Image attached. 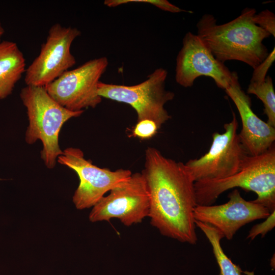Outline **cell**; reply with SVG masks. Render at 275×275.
<instances>
[{
  "mask_svg": "<svg viewBox=\"0 0 275 275\" xmlns=\"http://www.w3.org/2000/svg\"><path fill=\"white\" fill-rule=\"evenodd\" d=\"M141 173L149 195L151 224L162 235L196 244L195 181L184 163L164 156L157 149L145 151Z\"/></svg>",
  "mask_w": 275,
  "mask_h": 275,
  "instance_id": "cell-1",
  "label": "cell"
},
{
  "mask_svg": "<svg viewBox=\"0 0 275 275\" xmlns=\"http://www.w3.org/2000/svg\"><path fill=\"white\" fill-rule=\"evenodd\" d=\"M256 13L255 9L246 8L237 17L222 24H218L212 14H205L197 23V35L221 62L238 61L254 69L268 56L263 41L271 35L255 23Z\"/></svg>",
  "mask_w": 275,
  "mask_h": 275,
  "instance_id": "cell-2",
  "label": "cell"
},
{
  "mask_svg": "<svg viewBox=\"0 0 275 275\" xmlns=\"http://www.w3.org/2000/svg\"><path fill=\"white\" fill-rule=\"evenodd\" d=\"M240 187L255 193L253 201L275 211V146L258 155H247L238 171L225 178L195 182L197 205H210L224 192Z\"/></svg>",
  "mask_w": 275,
  "mask_h": 275,
  "instance_id": "cell-3",
  "label": "cell"
},
{
  "mask_svg": "<svg viewBox=\"0 0 275 275\" xmlns=\"http://www.w3.org/2000/svg\"><path fill=\"white\" fill-rule=\"evenodd\" d=\"M20 97L29 120L25 141L29 145L40 141L41 158L47 168L53 169L63 153L59 143L63 125L71 118L79 117L84 111L73 112L64 107L49 95L45 87L26 85L21 89Z\"/></svg>",
  "mask_w": 275,
  "mask_h": 275,
  "instance_id": "cell-4",
  "label": "cell"
},
{
  "mask_svg": "<svg viewBox=\"0 0 275 275\" xmlns=\"http://www.w3.org/2000/svg\"><path fill=\"white\" fill-rule=\"evenodd\" d=\"M168 71L156 69L144 81L133 86L107 84L99 81L98 93L101 98L130 105L137 114V122L154 121L159 129L171 118L164 105L172 100L174 93L166 89Z\"/></svg>",
  "mask_w": 275,
  "mask_h": 275,
  "instance_id": "cell-5",
  "label": "cell"
},
{
  "mask_svg": "<svg viewBox=\"0 0 275 275\" xmlns=\"http://www.w3.org/2000/svg\"><path fill=\"white\" fill-rule=\"evenodd\" d=\"M108 65L105 57L90 60L45 86L59 104L73 112L95 108L102 101L98 85Z\"/></svg>",
  "mask_w": 275,
  "mask_h": 275,
  "instance_id": "cell-6",
  "label": "cell"
},
{
  "mask_svg": "<svg viewBox=\"0 0 275 275\" xmlns=\"http://www.w3.org/2000/svg\"><path fill=\"white\" fill-rule=\"evenodd\" d=\"M232 120L224 125L223 133L214 132L208 152L198 159L185 163L195 182L220 179L238 171L245 157L249 155L240 143L237 130L238 123L232 112Z\"/></svg>",
  "mask_w": 275,
  "mask_h": 275,
  "instance_id": "cell-7",
  "label": "cell"
},
{
  "mask_svg": "<svg viewBox=\"0 0 275 275\" xmlns=\"http://www.w3.org/2000/svg\"><path fill=\"white\" fill-rule=\"evenodd\" d=\"M57 162L72 169L78 176L79 183L72 201L79 210L93 207L107 192L127 180L132 174L129 170L111 171L98 167L87 160L84 152L77 148L64 149Z\"/></svg>",
  "mask_w": 275,
  "mask_h": 275,
  "instance_id": "cell-8",
  "label": "cell"
},
{
  "mask_svg": "<svg viewBox=\"0 0 275 275\" xmlns=\"http://www.w3.org/2000/svg\"><path fill=\"white\" fill-rule=\"evenodd\" d=\"M80 35L76 28L53 24L39 54L25 70V84L45 87L73 67L76 59L71 52V46Z\"/></svg>",
  "mask_w": 275,
  "mask_h": 275,
  "instance_id": "cell-9",
  "label": "cell"
},
{
  "mask_svg": "<svg viewBox=\"0 0 275 275\" xmlns=\"http://www.w3.org/2000/svg\"><path fill=\"white\" fill-rule=\"evenodd\" d=\"M89 214L91 222L109 221L117 218L125 226L141 223L148 217L149 195L141 173L132 174L125 181L111 190Z\"/></svg>",
  "mask_w": 275,
  "mask_h": 275,
  "instance_id": "cell-10",
  "label": "cell"
},
{
  "mask_svg": "<svg viewBox=\"0 0 275 275\" xmlns=\"http://www.w3.org/2000/svg\"><path fill=\"white\" fill-rule=\"evenodd\" d=\"M202 76L211 77L218 87L225 90L232 81L233 71L213 56L197 35L188 32L177 56L175 80L189 88Z\"/></svg>",
  "mask_w": 275,
  "mask_h": 275,
  "instance_id": "cell-11",
  "label": "cell"
},
{
  "mask_svg": "<svg viewBox=\"0 0 275 275\" xmlns=\"http://www.w3.org/2000/svg\"><path fill=\"white\" fill-rule=\"evenodd\" d=\"M229 201L218 205H197L194 210L196 221L216 229L228 240H231L242 226L271 213L263 206L244 199L235 189L228 195Z\"/></svg>",
  "mask_w": 275,
  "mask_h": 275,
  "instance_id": "cell-12",
  "label": "cell"
},
{
  "mask_svg": "<svg viewBox=\"0 0 275 275\" xmlns=\"http://www.w3.org/2000/svg\"><path fill=\"white\" fill-rule=\"evenodd\" d=\"M225 90L240 115L242 129L238 135L245 151L250 155L265 152L274 144L275 128L254 113L251 98L242 89L236 72L233 71L232 81Z\"/></svg>",
  "mask_w": 275,
  "mask_h": 275,
  "instance_id": "cell-13",
  "label": "cell"
},
{
  "mask_svg": "<svg viewBox=\"0 0 275 275\" xmlns=\"http://www.w3.org/2000/svg\"><path fill=\"white\" fill-rule=\"evenodd\" d=\"M24 55L14 42L0 43V100L10 95L25 71Z\"/></svg>",
  "mask_w": 275,
  "mask_h": 275,
  "instance_id": "cell-14",
  "label": "cell"
},
{
  "mask_svg": "<svg viewBox=\"0 0 275 275\" xmlns=\"http://www.w3.org/2000/svg\"><path fill=\"white\" fill-rule=\"evenodd\" d=\"M196 226L205 235L212 248L219 268V275H241L243 272L240 266L234 264L226 255L221 244L224 238L223 234L211 226L195 220Z\"/></svg>",
  "mask_w": 275,
  "mask_h": 275,
  "instance_id": "cell-15",
  "label": "cell"
},
{
  "mask_svg": "<svg viewBox=\"0 0 275 275\" xmlns=\"http://www.w3.org/2000/svg\"><path fill=\"white\" fill-rule=\"evenodd\" d=\"M247 93L256 95L262 101L264 113L267 116V123L275 127V92L272 79L269 76L261 81H250Z\"/></svg>",
  "mask_w": 275,
  "mask_h": 275,
  "instance_id": "cell-16",
  "label": "cell"
},
{
  "mask_svg": "<svg viewBox=\"0 0 275 275\" xmlns=\"http://www.w3.org/2000/svg\"><path fill=\"white\" fill-rule=\"evenodd\" d=\"M132 2L148 3L154 5L162 10L171 13L186 11L166 0H106L104 2V4L108 7H114Z\"/></svg>",
  "mask_w": 275,
  "mask_h": 275,
  "instance_id": "cell-17",
  "label": "cell"
},
{
  "mask_svg": "<svg viewBox=\"0 0 275 275\" xmlns=\"http://www.w3.org/2000/svg\"><path fill=\"white\" fill-rule=\"evenodd\" d=\"M158 129L154 121L143 120L137 122L132 129L131 135L141 139H149L155 135Z\"/></svg>",
  "mask_w": 275,
  "mask_h": 275,
  "instance_id": "cell-18",
  "label": "cell"
},
{
  "mask_svg": "<svg viewBox=\"0 0 275 275\" xmlns=\"http://www.w3.org/2000/svg\"><path fill=\"white\" fill-rule=\"evenodd\" d=\"M253 20L258 26L275 37V15L272 12L266 9L256 13Z\"/></svg>",
  "mask_w": 275,
  "mask_h": 275,
  "instance_id": "cell-19",
  "label": "cell"
},
{
  "mask_svg": "<svg viewBox=\"0 0 275 275\" xmlns=\"http://www.w3.org/2000/svg\"><path fill=\"white\" fill-rule=\"evenodd\" d=\"M275 211L271 212L265 219V221L254 225L250 230L247 238L251 240H254L258 235L261 234L264 237L268 232L271 231L275 226Z\"/></svg>",
  "mask_w": 275,
  "mask_h": 275,
  "instance_id": "cell-20",
  "label": "cell"
},
{
  "mask_svg": "<svg viewBox=\"0 0 275 275\" xmlns=\"http://www.w3.org/2000/svg\"><path fill=\"white\" fill-rule=\"evenodd\" d=\"M275 60L274 48L269 53L266 59L255 69L250 81H261L264 80L266 74Z\"/></svg>",
  "mask_w": 275,
  "mask_h": 275,
  "instance_id": "cell-21",
  "label": "cell"
},
{
  "mask_svg": "<svg viewBox=\"0 0 275 275\" xmlns=\"http://www.w3.org/2000/svg\"><path fill=\"white\" fill-rule=\"evenodd\" d=\"M4 32H5V30L4 28L3 27V25L1 22H0V43L2 41V38L4 34Z\"/></svg>",
  "mask_w": 275,
  "mask_h": 275,
  "instance_id": "cell-22",
  "label": "cell"
},
{
  "mask_svg": "<svg viewBox=\"0 0 275 275\" xmlns=\"http://www.w3.org/2000/svg\"><path fill=\"white\" fill-rule=\"evenodd\" d=\"M243 272L245 273L246 275H254L253 272H249L246 271Z\"/></svg>",
  "mask_w": 275,
  "mask_h": 275,
  "instance_id": "cell-23",
  "label": "cell"
},
{
  "mask_svg": "<svg viewBox=\"0 0 275 275\" xmlns=\"http://www.w3.org/2000/svg\"><path fill=\"white\" fill-rule=\"evenodd\" d=\"M2 180V179L0 178V180Z\"/></svg>",
  "mask_w": 275,
  "mask_h": 275,
  "instance_id": "cell-24",
  "label": "cell"
}]
</instances>
